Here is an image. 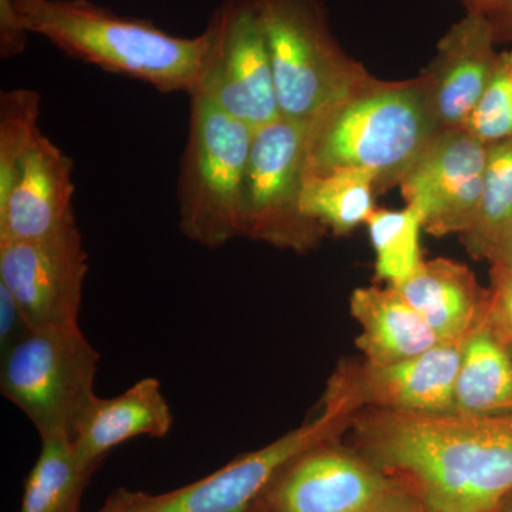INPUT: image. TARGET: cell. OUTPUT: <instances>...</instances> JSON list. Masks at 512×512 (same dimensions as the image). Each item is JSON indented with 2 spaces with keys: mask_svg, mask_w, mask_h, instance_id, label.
I'll return each mask as SVG.
<instances>
[{
  "mask_svg": "<svg viewBox=\"0 0 512 512\" xmlns=\"http://www.w3.org/2000/svg\"><path fill=\"white\" fill-rule=\"evenodd\" d=\"M242 512H268L265 510L264 507H262V504L259 503V501H256L252 507H249L248 510L242 511Z\"/></svg>",
  "mask_w": 512,
  "mask_h": 512,
  "instance_id": "e575fe53",
  "label": "cell"
},
{
  "mask_svg": "<svg viewBox=\"0 0 512 512\" xmlns=\"http://www.w3.org/2000/svg\"><path fill=\"white\" fill-rule=\"evenodd\" d=\"M138 491L119 488L107 498L99 512H134L137 505Z\"/></svg>",
  "mask_w": 512,
  "mask_h": 512,
  "instance_id": "4dcf8cb0",
  "label": "cell"
},
{
  "mask_svg": "<svg viewBox=\"0 0 512 512\" xmlns=\"http://www.w3.org/2000/svg\"><path fill=\"white\" fill-rule=\"evenodd\" d=\"M461 128L485 146L512 137V49L498 53L490 82Z\"/></svg>",
  "mask_w": 512,
  "mask_h": 512,
  "instance_id": "d4e9b609",
  "label": "cell"
},
{
  "mask_svg": "<svg viewBox=\"0 0 512 512\" xmlns=\"http://www.w3.org/2000/svg\"><path fill=\"white\" fill-rule=\"evenodd\" d=\"M488 261H490L493 266H503V268L512 269V227L510 231L505 234L503 241L494 249Z\"/></svg>",
  "mask_w": 512,
  "mask_h": 512,
  "instance_id": "1f68e13d",
  "label": "cell"
},
{
  "mask_svg": "<svg viewBox=\"0 0 512 512\" xmlns=\"http://www.w3.org/2000/svg\"><path fill=\"white\" fill-rule=\"evenodd\" d=\"M376 252V275L390 286L406 282L421 262L423 220L412 207L400 211L375 210L366 222Z\"/></svg>",
  "mask_w": 512,
  "mask_h": 512,
  "instance_id": "603a6c76",
  "label": "cell"
},
{
  "mask_svg": "<svg viewBox=\"0 0 512 512\" xmlns=\"http://www.w3.org/2000/svg\"><path fill=\"white\" fill-rule=\"evenodd\" d=\"M350 313L362 329L356 343L369 365L400 362L441 342L394 286L355 289L350 296Z\"/></svg>",
  "mask_w": 512,
  "mask_h": 512,
  "instance_id": "ac0fdd59",
  "label": "cell"
},
{
  "mask_svg": "<svg viewBox=\"0 0 512 512\" xmlns=\"http://www.w3.org/2000/svg\"><path fill=\"white\" fill-rule=\"evenodd\" d=\"M311 123L279 117L252 133L244 191L242 237L274 247L309 251L326 229L301 208Z\"/></svg>",
  "mask_w": 512,
  "mask_h": 512,
  "instance_id": "ba28073f",
  "label": "cell"
},
{
  "mask_svg": "<svg viewBox=\"0 0 512 512\" xmlns=\"http://www.w3.org/2000/svg\"><path fill=\"white\" fill-rule=\"evenodd\" d=\"M100 353L80 326L30 328L2 355L0 392L36 427L40 439H72L96 393Z\"/></svg>",
  "mask_w": 512,
  "mask_h": 512,
  "instance_id": "52a82bcc",
  "label": "cell"
},
{
  "mask_svg": "<svg viewBox=\"0 0 512 512\" xmlns=\"http://www.w3.org/2000/svg\"><path fill=\"white\" fill-rule=\"evenodd\" d=\"M173 420L161 383L156 377H144L119 396L94 397L74 429V456L93 476L114 448L136 437L163 439Z\"/></svg>",
  "mask_w": 512,
  "mask_h": 512,
  "instance_id": "2e32d148",
  "label": "cell"
},
{
  "mask_svg": "<svg viewBox=\"0 0 512 512\" xmlns=\"http://www.w3.org/2000/svg\"><path fill=\"white\" fill-rule=\"evenodd\" d=\"M511 348H512V345H511Z\"/></svg>",
  "mask_w": 512,
  "mask_h": 512,
  "instance_id": "d590c367",
  "label": "cell"
},
{
  "mask_svg": "<svg viewBox=\"0 0 512 512\" xmlns=\"http://www.w3.org/2000/svg\"><path fill=\"white\" fill-rule=\"evenodd\" d=\"M29 32L13 0H0V56H19L28 45Z\"/></svg>",
  "mask_w": 512,
  "mask_h": 512,
  "instance_id": "4316f807",
  "label": "cell"
},
{
  "mask_svg": "<svg viewBox=\"0 0 512 512\" xmlns=\"http://www.w3.org/2000/svg\"><path fill=\"white\" fill-rule=\"evenodd\" d=\"M73 160L40 131L0 201V242L30 241L76 224Z\"/></svg>",
  "mask_w": 512,
  "mask_h": 512,
  "instance_id": "5bb4252c",
  "label": "cell"
},
{
  "mask_svg": "<svg viewBox=\"0 0 512 512\" xmlns=\"http://www.w3.org/2000/svg\"><path fill=\"white\" fill-rule=\"evenodd\" d=\"M497 512H512V491L504 498Z\"/></svg>",
  "mask_w": 512,
  "mask_h": 512,
  "instance_id": "836d02e7",
  "label": "cell"
},
{
  "mask_svg": "<svg viewBox=\"0 0 512 512\" xmlns=\"http://www.w3.org/2000/svg\"><path fill=\"white\" fill-rule=\"evenodd\" d=\"M466 8L467 13H478V15L493 16L503 5V0H460Z\"/></svg>",
  "mask_w": 512,
  "mask_h": 512,
  "instance_id": "d6a6232c",
  "label": "cell"
},
{
  "mask_svg": "<svg viewBox=\"0 0 512 512\" xmlns=\"http://www.w3.org/2000/svg\"><path fill=\"white\" fill-rule=\"evenodd\" d=\"M89 255L76 224L30 241L0 242V285L29 328L79 325Z\"/></svg>",
  "mask_w": 512,
  "mask_h": 512,
  "instance_id": "30bf717a",
  "label": "cell"
},
{
  "mask_svg": "<svg viewBox=\"0 0 512 512\" xmlns=\"http://www.w3.org/2000/svg\"><path fill=\"white\" fill-rule=\"evenodd\" d=\"M200 94L252 130L281 117L268 42L252 0H224L212 13ZM191 96V94H190Z\"/></svg>",
  "mask_w": 512,
  "mask_h": 512,
  "instance_id": "9c48e42d",
  "label": "cell"
},
{
  "mask_svg": "<svg viewBox=\"0 0 512 512\" xmlns=\"http://www.w3.org/2000/svg\"><path fill=\"white\" fill-rule=\"evenodd\" d=\"M252 130L200 94H191L190 130L177 183L184 237L208 249L242 237V191Z\"/></svg>",
  "mask_w": 512,
  "mask_h": 512,
  "instance_id": "5b68a950",
  "label": "cell"
},
{
  "mask_svg": "<svg viewBox=\"0 0 512 512\" xmlns=\"http://www.w3.org/2000/svg\"><path fill=\"white\" fill-rule=\"evenodd\" d=\"M376 195L375 175L360 168L306 173L301 208L309 220L342 237L366 224L376 210Z\"/></svg>",
  "mask_w": 512,
  "mask_h": 512,
  "instance_id": "ffe728a7",
  "label": "cell"
},
{
  "mask_svg": "<svg viewBox=\"0 0 512 512\" xmlns=\"http://www.w3.org/2000/svg\"><path fill=\"white\" fill-rule=\"evenodd\" d=\"M440 127L420 76L386 82L367 76L311 121L306 173L360 168L376 177L377 194L402 183Z\"/></svg>",
  "mask_w": 512,
  "mask_h": 512,
  "instance_id": "7a4b0ae2",
  "label": "cell"
},
{
  "mask_svg": "<svg viewBox=\"0 0 512 512\" xmlns=\"http://www.w3.org/2000/svg\"><path fill=\"white\" fill-rule=\"evenodd\" d=\"M512 227V137L487 146L483 198L476 220L460 235L468 254L490 259Z\"/></svg>",
  "mask_w": 512,
  "mask_h": 512,
  "instance_id": "7402d4cb",
  "label": "cell"
},
{
  "mask_svg": "<svg viewBox=\"0 0 512 512\" xmlns=\"http://www.w3.org/2000/svg\"><path fill=\"white\" fill-rule=\"evenodd\" d=\"M359 456L434 512H497L512 491V413L471 416L363 407Z\"/></svg>",
  "mask_w": 512,
  "mask_h": 512,
  "instance_id": "6da1fadb",
  "label": "cell"
},
{
  "mask_svg": "<svg viewBox=\"0 0 512 512\" xmlns=\"http://www.w3.org/2000/svg\"><path fill=\"white\" fill-rule=\"evenodd\" d=\"M29 33L66 55L123 74L161 93L194 92L207 35L180 37L147 20L124 18L89 0H13Z\"/></svg>",
  "mask_w": 512,
  "mask_h": 512,
  "instance_id": "3957f363",
  "label": "cell"
},
{
  "mask_svg": "<svg viewBox=\"0 0 512 512\" xmlns=\"http://www.w3.org/2000/svg\"><path fill=\"white\" fill-rule=\"evenodd\" d=\"M464 342H440L420 355L390 365L356 366L363 404L400 412H453Z\"/></svg>",
  "mask_w": 512,
  "mask_h": 512,
  "instance_id": "9a60e30c",
  "label": "cell"
},
{
  "mask_svg": "<svg viewBox=\"0 0 512 512\" xmlns=\"http://www.w3.org/2000/svg\"><path fill=\"white\" fill-rule=\"evenodd\" d=\"M370 512H434L419 498L414 497L409 491L397 487L396 484L384 494L382 500L373 507Z\"/></svg>",
  "mask_w": 512,
  "mask_h": 512,
  "instance_id": "f1b7e54d",
  "label": "cell"
},
{
  "mask_svg": "<svg viewBox=\"0 0 512 512\" xmlns=\"http://www.w3.org/2000/svg\"><path fill=\"white\" fill-rule=\"evenodd\" d=\"M261 19L281 117L311 123L369 73L342 49L322 0H252Z\"/></svg>",
  "mask_w": 512,
  "mask_h": 512,
  "instance_id": "8992f818",
  "label": "cell"
},
{
  "mask_svg": "<svg viewBox=\"0 0 512 512\" xmlns=\"http://www.w3.org/2000/svg\"><path fill=\"white\" fill-rule=\"evenodd\" d=\"M40 441L39 457L26 477L18 512H79L92 474L77 463L69 437Z\"/></svg>",
  "mask_w": 512,
  "mask_h": 512,
  "instance_id": "44dd1931",
  "label": "cell"
},
{
  "mask_svg": "<svg viewBox=\"0 0 512 512\" xmlns=\"http://www.w3.org/2000/svg\"><path fill=\"white\" fill-rule=\"evenodd\" d=\"M453 412L512 413V348L491 325L488 312L464 342Z\"/></svg>",
  "mask_w": 512,
  "mask_h": 512,
  "instance_id": "d6986e66",
  "label": "cell"
},
{
  "mask_svg": "<svg viewBox=\"0 0 512 512\" xmlns=\"http://www.w3.org/2000/svg\"><path fill=\"white\" fill-rule=\"evenodd\" d=\"M490 20L497 42H512V0H503V5Z\"/></svg>",
  "mask_w": 512,
  "mask_h": 512,
  "instance_id": "f546056e",
  "label": "cell"
},
{
  "mask_svg": "<svg viewBox=\"0 0 512 512\" xmlns=\"http://www.w3.org/2000/svg\"><path fill=\"white\" fill-rule=\"evenodd\" d=\"M487 146L464 128L440 130L400 183L407 207L433 237L463 234L483 198Z\"/></svg>",
  "mask_w": 512,
  "mask_h": 512,
  "instance_id": "8fae6325",
  "label": "cell"
},
{
  "mask_svg": "<svg viewBox=\"0 0 512 512\" xmlns=\"http://www.w3.org/2000/svg\"><path fill=\"white\" fill-rule=\"evenodd\" d=\"M491 281L488 319L498 335L512 345V269L493 266Z\"/></svg>",
  "mask_w": 512,
  "mask_h": 512,
  "instance_id": "484cf974",
  "label": "cell"
},
{
  "mask_svg": "<svg viewBox=\"0 0 512 512\" xmlns=\"http://www.w3.org/2000/svg\"><path fill=\"white\" fill-rule=\"evenodd\" d=\"M356 366H340L330 377L318 412L268 446L245 453L210 476L168 491H138L134 512H242L252 507L289 464L349 429L363 409Z\"/></svg>",
  "mask_w": 512,
  "mask_h": 512,
  "instance_id": "277c9868",
  "label": "cell"
},
{
  "mask_svg": "<svg viewBox=\"0 0 512 512\" xmlns=\"http://www.w3.org/2000/svg\"><path fill=\"white\" fill-rule=\"evenodd\" d=\"M399 289L441 342L466 340L485 318L490 289L481 288L467 265L453 259L423 261Z\"/></svg>",
  "mask_w": 512,
  "mask_h": 512,
  "instance_id": "e0dca14e",
  "label": "cell"
},
{
  "mask_svg": "<svg viewBox=\"0 0 512 512\" xmlns=\"http://www.w3.org/2000/svg\"><path fill=\"white\" fill-rule=\"evenodd\" d=\"M490 18L467 13L437 43L436 55L419 74L440 130L463 127L483 96L498 53Z\"/></svg>",
  "mask_w": 512,
  "mask_h": 512,
  "instance_id": "4fadbf2b",
  "label": "cell"
},
{
  "mask_svg": "<svg viewBox=\"0 0 512 512\" xmlns=\"http://www.w3.org/2000/svg\"><path fill=\"white\" fill-rule=\"evenodd\" d=\"M42 97L35 90L13 89L0 94V201L18 178L20 165L40 133Z\"/></svg>",
  "mask_w": 512,
  "mask_h": 512,
  "instance_id": "cb8c5ba5",
  "label": "cell"
},
{
  "mask_svg": "<svg viewBox=\"0 0 512 512\" xmlns=\"http://www.w3.org/2000/svg\"><path fill=\"white\" fill-rule=\"evenodd\" d=\"M18 303L5 286L0 285V352H8L10 346L29 330Z\"/></svg>",
  "mask_w": 512,
  "mask_h": 512,
  "instance_id": "83f0119b",
  "label": "cell"
},
{
  "mask_svg": "<svg viewBox=\"0 0 512 512\" xmlns=\"http://www.w3.org/2000/svg\"><path fill=\"white\" fill-rule=\"evenodd\" d=\"M393 485L356 451L333 441L289 464L258 501L268 512H370Z\"/></svg>",
  "mask_w": 512,
  "mask_h": 512,
  "instance_id": "7c38bea8",
  "label": "cell"
}]
</instances>
